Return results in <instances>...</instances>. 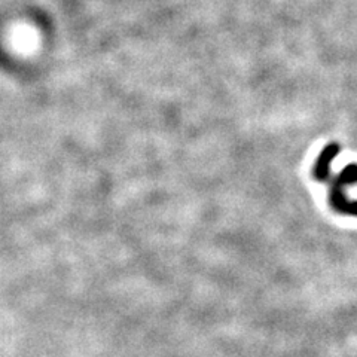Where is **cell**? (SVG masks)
<instances>
[{
	"label": "cell",
	"instance_id": "cell-1",
	"mask_svg": "<svg viewBox=\"0 0 357 357\" xmlns=\"http://www.w3.org/2000/svg\"><path fill=\"white\" fill-rule=\"evenodd\" d=\"M354 182H357V165H350L339 174V177L336 178V183L332 185L330 201L332 206H335V209H338L339 212L357 214V201H348L342 192L344 186Z\"/></svg>",
	"mask_w": 357,
	"mask_h": 357
},
{
	"label": "cell",
	"instance_id": "cell-2",
	"mask_svg": "<svg viewBox=\"0 0 357 357\" xmlns=\"http://www.w3.org/2000/svg\"><path fill=\"white\" fill-rule=\"evenodd\" d=\"M336 155H338V146L336 144H329L320 153V156H319V159L316 162V170H314V174H316V177L319 178V180H324V178L327 177L330 162L333 161V158Z\"/></svg>",
	"mask_w": 357,
	"mask_h": 357
}]
</instances>
